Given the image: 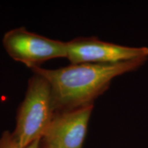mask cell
Listing matches in <instances>:
<instances>
[{
  "label": "cell",
  "mask_w": 148,
  "mask_h": 148,
  "mask_svg": "<svg viewBox=\"0 0 148 148\" xmlns=\"http://www.w3.org/2000/svg\"><path fill=\"white\" fill-rule=\"evenodd\" d=\"M2 43L11 58L30 69L51 59L67 58L66 42L29 32L25 27L5 32Z\"/></svg>",
  "instance_id": "obj_3"
},
{
  "label": "cell",
  "mask_w": 148,
  "mask_h": 148,
  "mask_svg": "<svg viewBox=\"0 0 148 148\" xmlns=\"http://www.w3.org/2000/svg\"><path fill=\"white\" fill-rule=\"evenodd\" d=\"M54 114L50 84L45 77L34 73L18 108L12 132L14 139L21 147L42 139Z\"/></svg>",
  "instance_id": "obj_2"
},
{
  "label": "cell",
  "mask_w": 148,
  "mask_h": 148,
  "mask_svg": "<svg viewBox=\"0 0 148 148\" xmlns=\"http://www.w3.org/2000/svg\"><path fill=\"white\" fill-rule=\"evenodd\" d=\"M93 104L55 112L41 141L54 148H82Z\"/></svg>",
  "instance_id": "obj_5"
},
{
  "label": "cell",
  "mask_w": 148,
  "mask_h": 148,
  "mask_svg": "<svg viewBox=\"0 0 148 148\" xmlns=\"http://www.w3.org/2000/svg\"><path fill=\"white\" fill-rule=\"evenodd\" d=\"M40 140H37L26 147H21L14 139L12 133L5 130L0 137V148H40Z\"/></svg>",
  "instance_id": "obj_6"
},
{
  "label": "cell",
  "mask_w": 148,
  "mask_h": 148,
  "mask_svg": "<svg viewBox=\"0 0 148 148\" xmlns=\"http://www.w3.org/2000/svg\"><path fill=\"white\" fill-rule=\"evenodd\" d=\"M40 148H54V147H51V146L48 145H47V144H45L44 143H42L41 140H40Z\"/></svg>",
  "instance_id": "obj_7"
},
{
  "label": "cell",
  "mask_w": 148,
  "mask_h": 148,
  "mask_svg": "<svg viewBox=\"0 0 148 148\" xmlns=\"http://www.w3.org/2000/svg\"><path fill=\"white\" fill-rule=\"evenodd\" d=\"M147 58H138L113 63L71 64L54 69L40 66L33 73L42 75L51 86L55 112L93 104L108 90L114 77L136 71Z\"/></svg>",
  "instance_id": "obj_1"
},
{
  "label": "cell",
  "mask_w": 148,
  "mask_h": 148,
  "mask_svg": "<svg viewBox=\"0 0 148 148\" xmlns=\"http://www.w3.org/2000/svg\"><path fill=\"white\" fill-rule=\"evenodd\" d=\"M71 64L113 63L148 58V47H129L101 40L97 37H78L66 42Z\"/></svg>",
  "instance_id": "obj_4"
}]
</instances>
